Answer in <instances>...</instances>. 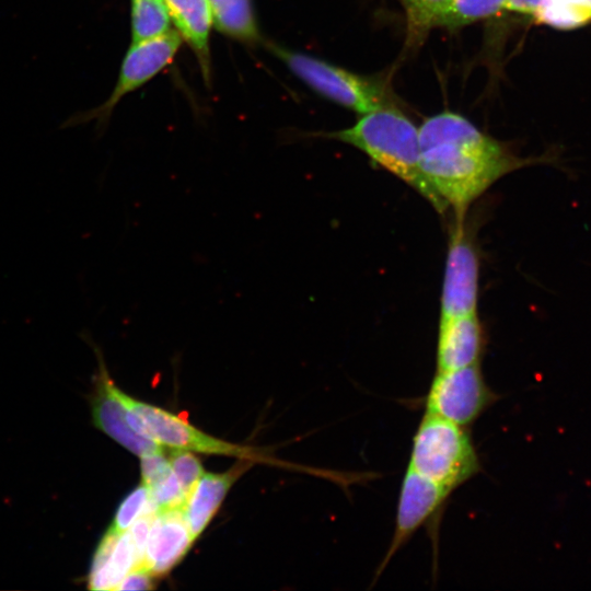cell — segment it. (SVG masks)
<instances>
[{
	"label": "cell",
	"mask_w": 591,
	"mask_h": 591,
	"mask_svg": "<svg viewBox=\"0 0 591 591\" xmlns=\"http://www.w3.org/2000/svg\"><path fill=\"white\" fill-rule=\"evenodd\" d=\"M193 542L182 509L158 511L139 567L152 576L165 575L185 556Z\"/></svg>",
	"instance_id": "cell-11"
},
{
	"label": "cell",
	"mask_w": 591,
	"mask_h": 591,
	"mask_svg": "<svg viewBox=\"0 0 591 591\" xmlns=\"http://www.w3.org/2000/svg\"><path fill=\"white\" fill-rule=\"evenodd\" d=\"M152 575L142 567L134 568L118 584L116 590H150Z\"/></svg>",
	"instance_id": "cell-26"
},
{
	"label": "cell",
	"mask_w": 591,
	"mask_h": 591,
	"mask_svg": "<svg viewBox=\"0 0 591 591\" xmlns=\"http://www.w3.org/2000/svg\"><path fill=\"white\" fill-rule=\"evenodd\" d=\"M181 39L177 32L169 31L155 38L132 43L123 59L116 84L109 96L94 108L72 114L61 124V128H71L93 120L96 121L97 128H104L121 99L151 80L173 61L179 49Z\"/></svg>",
	"instance_id": "cell-5"
},
{
	"label": "cell",
	"mask_w": 591,
	"mask_h": 591,
	"mask_svg": "<svg viewBox=\"0 0 591 591\" xmlns=\"http://www.w3.org/2000/svg\"><path fill=\"white\" fill-rule=\"evenodd\" d=\"M244 470V466H236L225 473H204L193 486L182 508L193 541L208 525L228 490Z\"/></svg>",
	"instance_id": "cell-14"
},
{
	"label": "cell",
	"mask_w": 591,
	"mask_h": 591,
	"mask_svg": "<svg viewBox=\"0 0 591 591\" xmlns=\"http://www.w3.org/2000/svg\"><path fill=\"white\" fill-rule=\"evenodd\" d=\"M131 39L138 43L170 30L171 16L164 0H131Z\"/></svg>",
	"instance_id": "cell-18"
},
{
	"label": "cell",
	"mask_w": 591,
	"mask_h": 591,
	"mask_svg": "<svg viewBox=\"0 0 591 591\" xmlns=\"http://www.w3.org/2000/svg\"><path fill=\"white\" fill-rule=\"evenodd\" d=\"M149 503V488L141 483L120 502L109 529L117 534L125 532L147 511Z\"/></svg>",
	"instance_id": "cell-21"
},
{
	"label": "cell",
	"mask_w": 591,
	"mask_h": 591,
	"mask_svg": "<svg viewBox=\"0 0 591 591\" xmlns=\"http://www.w3.org/2000/svg\"><path fill=\"white\" fill-rule=\"evenodd\" d=\"M169 460L174 474L188 496L193 486L205 473L199 460L188 450L183 449L171 451Z\"/></svg>",
	"instance_id": "cell-23"
},
{
	"label": "cell",
	"mask_w": 591,
	"mask_h": 591,
	"mask_svg": "<svg viewBox=\"0 0 591 591\" xmlns=\"http://www.w3.org/2000/svg\"><path fill=\"white\" fill-rule=\"evenodd\" d=\"M81 336L92 346L99 362L94 394L91 401L92 419L95 427L139 456L162 453L161 444L139 436L129 427L126 419V405L120 397V389L111 379L101 349L91 340L88 333H82Z\"/></svg>",
	"instance_id": "cell-10"
},
{
	"label": "cell",
	"mask_w": 591,
	"mask_h": 591,
	"mask_svg": "<svg viewBox=\"0 0 591 591\" xmlns=\"http://www.w3.org/2000/svg\"><path fill=\"white\" fill-rule=\"evenodd\" d=\"M155 514L157 513L141 514L140 518L134 522L129 531L131 541L134 543V546L136 548V552L139 558V566L141 565L143 556H144L150 530H151L152 522Z\"/></svg>",
	"instance_id": "cell-25"
},
{
	"label": "cell",
	"mask_w": 591,
	"mask_h": 591,
	"mask_svg": "<svg viewBox=\"0 0 591 591\" xmlns=\"http://www.w3.org/2000/svg\"><path fill=\"white\" fill-rule=\"evenodd\" d=\"M138 566L139 558L129 531L117 534L108 529L96 547L88 587L91 590H116Z\"/></svg>",
	"instance_id": "cell-13"
},
{
	"label": "cell",
	"mask_w": 591,
	"mask_h": 591,
	"mask_svg": "<svg viewBox=\"0 0 591 591\" xmlns=\"http://www.w3.org/2000/svg\"><path fill=\"white\" fill-rule=\"evenodd\" d=\"M179 36L197 56L204 76L209 73V33L212 24L208 0H164Z\"/></svg>",
	"instance_id": "cell-15"
},
{
	"label": "cell",
	"mask_w": 591,
	"mask_h": 591,
	"mask_svg": "<svg viewBox=\"0 0 591 591\" xmlns=\"http://www.w3.org/2000/svg\"><path fill=\"white\" fill-rule=\"evenodd\" d=\"M212 23L223 34L255 43L259 32L251 0H208Z\"/></svg>",
	"instance_id": "cell-16"
},
{
	"label": "cell",
	"mask_w": 591,
	"mask_h": 591,
	"mask_svg": "<svg viewBox=\"0 0 591 591\" xmlns=\"http://www.w3.org/2000/svg\"><path fill=\"white\" fill-rule=\"evenodd\" d=\"M149 495L150 501L157 511L182 509L187 498L174 472L150 487Z\"/></svg>",
	"instance_id": "cell-22"
},
{
	"label": "cell",
	"mask_w": 591,
	"mask_h": 591,
	"mask_svg": "<svg viewBox=\"0 0 591 591\" xmlns=\"http://www.w3.org/2000/svg\"><path fill=\"white\" fill-rule=\"evenodd\" d=\"M478 270V254L464 219H455L448 245L440 317L476 313Z\"/></svg>",
	"instance_id": "cell-7"
},
{
	"label": "cell",
	"mask_w": 591,
	"mask_h": 591,
	"mask_svg": "<svg viewBox=\"0 0 591 591\" xmlns=\"http://www.w3.org/2000/svg\"><path fill=\"white\" fill-rule=\"evenodd\" d=\"M452 0H403L407 20V43L419 45L429 31L441 26Z\"/></svg>",
	"instance_id": "cell-19"
},
{
	"label": "cell",
	"mask_w": 591,
	"mask_h": 591,
	"mask_svg": "<svg viewBox=\"0 0 591 591\" xmlns=\"http://www.w3.org/2000/svg\"><path fill=\"white\" fill-rule=\"evenodd\" d=\"M497 399L476 363L437 371L425 397V408L427 414L466 427Z\"/></svg>",
	"instance_id": "cell-6"
},
{
	"label": "cell",
	"mask_w": 591,
	"mask_h": 591,
	"mask_svg": "<svg viewBox=\"0 0 591 591\" xmlns=\"http://www.w3.org/2000/svg\"><path fill=\"white\" fill-rule=\"evenodd\" d=\"M541 2L542 0H506L503 10L533 16Z\"/></svg>",
	"instance_id": "cell-27"
},
{
	"label": "cell",
	"mask_w": 591,
	"mask_h": 591,
	"mask_svg": "<svg viewBox=\"0 0 591 591\" xmlns=\"http://www.w3.org/2000/svg\"><path fill=\"white\" fill-rule=\"evenodd\" d=\"M506 0H452L441 26L457 28L505 9Z\"/></svg>",
	"instance_id": "cell-20"
},
{
	"label": "cell",
	"mask_w": 591,
	"mask_h": 591,
	"mask_svg": "<svg viewBox=\"0 0 591 591\" xmlns=\"http://www.w3.org/2000/svg\"><path fill=\"white\" fill-rule=\"evenodd\" d=\"M418 135L422 173L459 220L502 176L524 166L554 161L553 154L520 158L508 146L451 112L425 119Z\"/></svg>",
	"instance_id": "cell-1"
},
{
	"label": "cell",
	"mask_w": 591,
	"mask_h": 591,
	"mask_svg": "<svg viewBox=\"0 0 591 591\" xmlns=\"http://www.w3.org/2000/svg\"><path fill=\"white\" fill-rule=\"evenodd\" d=\"M142 484L148 488L166 478L172 473L170 460L162 453L141 456L140 463Z\"/></svg>",
	"instance_id": "cell-24"
},
{
	"label": "cell",
	"mask_w": 591,
	"mask_h": 591,
	"mask_svg": "<svg viewBox=\"0 0 591 591\" xmlns=\"http://www.w3.org/2000/svg\"><path fill=\"white\" fill-rule=\"evenodd\" d=\"M285 65L322 96L366 114L387 105L385 89L374 78L360 76L325 60L279 46H270Z\"/></svg>",
	"instance_id": "cell-4"
},
{
	"label": "cell",
	"mask_w": 591,
	"mask_h": 591,
	"mask_svg": "<svg viewBox=\"0 0 591 591\" xmlns=\"http://www.w3.org/2000/svg\"><path fill=\"white\" fill-rule=\"evenodd\" d=\"M408 468L453 491L480 471L465 427L425 414L413 438Z\"/></svg>",
	"instance_id": "cell-3"
},
{
	"label": "cell",
	"mask_w": 591,
	"mask_h": 591,
	"mask_svg": "<svg viewBox=\"0 0 591 591\" xmlns=\"http://www.w3.org/2000/svg\"><path fill=\"white\" fill-rule=\"evenodd\" d=\"M321 137L356 147L418 192L437 211L443 213L448 209L422 173L418 129L392 105L362 114L354 126Z\"/></svg>",
	"instance_id": "cell-2"
},
{
	"label": "cell",
	"mask_w": 591,
	"mask_h": 591,
	"mask_svg": "<svg viewBox=\"0 0 591 591\" xmlns=\"http://www.w3.org/2000/svg\"><path fill=\"white\" fill-rule=\"evenodd\" d=\"M484 334L476 313L440 317L437 343V371L479 363Z\"/></svg>",
	"instance_id": "cell-12"
},
{
	"label": "cell",
	"mask_w": 591,
	"mask_h": 591,
	"mask_svg": "<svg viewBox=\"0 0 591 591\" xmlns=\"http://www.w3.org/2000/svg\"><path fill=\"white\" fill-rule=\"evenodd\" d=\"M533 19L556 30H575L591 22V0H542Z\"/></svg>",
	"instance_id": "cell-17"
},
{
	"label": "cell",
	"mask_w": 591,
	"mask_h": 591,
	"mask_svg": "<svg viewBox=\"0 0 591 591\" xmlns=\"http://www.w3.org/2000/svg\"><path fill=\"white\" fill-rule=\"evenodd\" d=\"M451 493L407 467L401 485L394 533L375 577L414 533L441 510Z\"/></svg>",
	"instance_id": "cell-9"
},
{
	"label": "cell",
	"mask_w": 591,
	"mask_h": 591,
	"mask_svg": "<svg viewBox=\"0 0 591 591\" xmlns=\"http://www.w3.org/2000/svg\"><path fill=\"white\" fill-rule=\"evenodd\" d=\"M120 397L128 408L144 422L151 440L174 449L197 451L208 454L230 455L241 459L254 457L247 447L233 444L209 436L184 418L160 407L137 401L120 390Z\"/></svg>",
	"instance_id": "cell-8"
}]
</instances>
